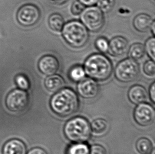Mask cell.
<instances>
[{"label": "cell", "mask_w": 155, "mask_h": 154, "mask_svg": "<svg viewBox=\"0 0 155 154\" xmlns=\"http://www.w3.org/2000/svg\"><path fill=\"white\" fill-rule=\"evenodd\" d=\"M15 82L20 89L25 90L29 88V81L25 75H18L15 78Z\"/></svg>", "instance_id": "obj_26"}, {"label": "cell", "mask_w": 155, "mask_h": 154, "mask_svg": "<svg viewBox=\"0 0 155 154\" xmlns=\"http://www.w3.org/2000/svg\"><path fill=\"white\" fill-rule=\"evenodd\" d=\"M48 24L52 31L59 32L63 29L65 21L61 15L58 13H54L49 18Z\"/></svg>", "instance_id": "obj_18"}, {"label": "cell", "mask_w": 155, "mask_h": 154, "mask_svg": "<svg viewBox=\"0 0 155 154\" xmlns=\"http://www.w3.org/2000/svg\"><path fill=\"white\" fill-rule=\"evenodd\" d=\"M64 133L67 140L74 143L87 142L92 135L88 120L79 116L67 121L64 126Z\"/></svg>", "instance_id": "obj_3"}, {"label": "cell", "mask_w": 155, "mask_h": 154, "mask_svg": "<svg viewBox=\"0 0 155 154\" xmlns=\"http://www.w3.org/2000/svg\"><path fill=\"white\" fill-rule=\"evenodd\" d=\"M89 149L84 143H74L67 148L66 154H89Z\"/></svg>", "instance_id": "obj_21"}, {"label": "cell", "mask_w": 155, "mask_h": 154, "mask_svg": "<svg viewBox=\"0 0 155 154\" xmlns=\"http://www.w3.org/2000/svg\"><path fill=\"white\" fill-rule=\"evenodd\" d=\"M90 125L91 133L96 137L104 135L109 130V123L104 119H96L93 121Z\"/></svg>", "instance_id": "obj_17"}, {"label": "cell", "mask_w": 155, "mask_h": 154, "mask_svg": "<svg viewBox=\"0 0 155 154\" xmlns=\"http://www.w3.org/2000/svg\"><path fill=\"white\" fill-rule=\"evenodd\" d=\"M128 48L127 40L123 37L117 36L112 38L109 42L107 52L113 56H121L127 51Z\"/></svg>", "instance_id": "obj_12"}, {"label": "cell", "mask_w": 155, "mask_h": 154, "mask_svg": "<svg viewBox=\"0 0 155 154\" xmlns=\"http://www.w3.org/2000/svg\"><path fill=\"white\" fill-rule=\"evenodd\" d=\"M86 73L84 70V68L80 66L77 65L75 66L72 67L69 70L68 75L69 78L71 81L78 82L79 81L82 80L85 77Z\"/></svg>", "instance_id": "obj_22"}, {"label": "cell", "mask_w": 155, "mask_h": 154, "mask_svg": "<svg viewBox=\"0 0 155 154\" xmlns=\"http://www.w3.org/2000/svg\"><path fill=\"white\" fill-rule=\"evenodd\" d=\"M150 154H155V149H153V150L152 151V152H151Z\"/></svg>", "instance_id": "obj_35"}, {"label": "cell", "mask_w": 155, "mask_h": 154, "mask_svg": "<svg viewBox=\"0 0 155 154\" xmlns=\"http://www.w3.org/2000/svg\"><path fill=\"white\" fill-rule=\"evenodd\" d=\"M139 73V66L136 60L131 58L124 59L117 64L114 75L117 80L128 83L134 81Z\"/></svg>", "instance_id": "obj_6"}, {"label": "cell", "mask_w": 155, "mask_h": 154, "mask_svg": "<svg viewBox=\"0 0 155 154\" xmlns=\"http://www.w3.org/2000/svg\"><path fill=\"white\" fill-rule=\"evenodd\" d=\"M83 68L88 77L100 81L109 79L113 69L110 59L101 53H94L88 56L84 63Z\"/></svg>", "instance_id": "obj_2"}, {"label": "cell", "mask_w": 155, "mask_h": 154, "mask_svg": "<svg viewBox=\"0 0 155 154\" xmlns=\"http://www.w3.org/2000/svg\"><path fill=\"white\" fill-rule=\"evenodd\" d=\"M128 98L134 104H140L147 101L148 94L147 90L142 85H136L130 88L128 91Z\"/></svg>", "instance_id": "obj_13"}, {"label": "cell", "mask_w": 155, "mask_h": 154, "mask_svg": "<svg viewBox=\"0 0 155 154\" xmlns=\"http://www.w3.org/2000/svg\"><path fill=\"white\" fill-rule=\"evenodd\" d=\"M145 52L152 60H155V39L154 37L147 40L145 46Z\"/></svg>", "instance_id": "obj_24"}, {"label": "cell", "mask_w": 155, "mask_h": 154, "mask_svg": "<svg viewBox=\"0 0 155 154\" xmlns=\"http://www.w3.org/2000/svg\"><path fill=\"white\" fill-rule=\"evenodd\" d=\"M145 54V46L140 43H135L131 46L128 54L130 58L138 60L143 58Z\"/></svg>", "instance_id": "obj_20"}, {"label": "cell", "mask_w": 155, "mask_h": 154, "mask_svg": "<svg viewBox=\"0 0 155 154\" xmlns=\"http://www.w3.org/2000/svg\"><path fill=\"white\" fill-rule=\"evenodd\" d=\"M51 2L57 4H63L66 3L68 0H50Z\"/></svg>", "instance_id": "obj_33"}, {"label": "cell", "mask_w": 155, "mask_h": 154, "mask_svg": "<svg viewBox=\"0 0 155 154\" xmlns=\"http://www.w3.org/2000/svg\"><path fill=\"white\" fill-rule=\"evenodd\" d=\"M89 154H107V151L103 146L95 144L89 149Z\"/></svg>", "instance_id": "obj_29"}, {"label": "cell", "mask_w": 155, "mask_h": 154, "mask_svg": "<svg viewBox=\"0 0 155 154\" xmlns=\"http://www.w3.org/2000/svg\"><path fill=\"white\" fill-rule=\"evenodd\" d=\"M85 8V6H84L79 1H76L71 5V12L73 14L78 15L81 14Z\"/></svg>", "instance_id": "obj_28"}, {"label": "cell", "mask_w": 155, "mask_h": 154, "mask_svg": "<svg viewBox=\"0 0 155 154\" xmlns=\"http://www.w3.org/2000/svg\"><path fill=\"white\" fill-rule=\"evenodd\" d=\"M80 101L73 90L65 88L55 92L50 101L52 111L61 117H66L75 113L78 109Z\"/></svg>", "instance_id": "obj_1"}, {"label": "cell", "mask_w": 155, "mask_h": 154, "mask_svg": "<svg viewBox=\"0 0 155 154\" xmlns=\"http://www.w3.org/2000/svg\"><path fill=\"white\" fill-rule=\"evenodd\" d=\"M61 32L65 41L73 48L84 47L89 39L88 30L82 22L78 20L69 21L65 24Z\"/></svg>", "instance_id": "obj_4"}, {"label": "cell", "mask_w": 155, "mask_h": 154, "mask_svg": "<svg viewBox=\"0 0 155 154\" xmlns=\"http://www.w3.org/2000/svg\"><path fill=\"white\" fill-rule=\"evenodd\" d=\"M150 29L151 30V32L153 35L155 36V21H153V22L151 24V27Z\"/></svg>", "instance_id": "obj_34"}, {"label": "cell", "mask_w": 155, "mask_h": 154, "mask_svg": "<svg viewBox=\"0 0 155 154\" xmlns=\"http://www.w3.org/2000/svg\"><path fill=\"white\" fill-rule=\"evenodd\" d=\"M149 97L151 100L153 104H155V83H153L151 84V86L149 89Z\"/></svg>", "instance_id": "obj_30"}, {"label": "cell", "mask_w": 155, "mask_h": 154, "mask_svg": "<svg viewBox=\"0 0 155 154\" xmlns=\"http://www.w3.org/2000/svg\"><path fill=\"white\" fill-rule=\"evenodd\" d=\"M28 101V96L25 90H14L6 97V107L13 113L21 112L27 108Z\"/></svg>", "instance_id": "obj_7"}, {"label": "cell", "mask_w": 155, "mask_h": 154, "mask_svg": "<svg viewBox=\"0 0 155 154\" xmlns=\"http://www.w3.org/2000/svg\"><path fill=\"white\" fill-rule=\"evenodd\" d=\"M40 15V10L37 6L33 4H25L18 11L17 20L21 25L30 27L38 22Z\"/></svg>", "instance_id": "obj_8"}, {"label": "cell", "mask_w": 155, "mask_h": 154, "mask_svg": "<svg viewBox=\"0 0 155 154\" xmlns=\"http://www.w3.org/2000/svg\"><path fill=\"white\" fill-rule=\"evenodd\" d=\"M109 42L106 38L100 37L95 41V47L100 52L107 53L109 50Z\"/></svg>", "instance_id": "obj_25"}, {"label": "cell", "mask_w": 155, "mask_h": 154, "mask_svg": "<svg viewBox=\"0 0 155 154\" xmlns=\"http://www.w3.org/2000/svg\"><path fill=\"white\" fill-rule=\"evenodd\" d=\"M153 20L149 15L140 13L134 18L133 25L137 31L144 33L148 31L151 27Z\"/></svg>", "instance_id": "obj_14"}, {"label": "cell", "mask_w": 155, "mask_h": 154, "mask_svg": "<svg viewBox=\"0 0 155 154\" xmlns=\"http://www.w3.org/2000/svg\"><path fill=\"white\" fill-rule=\"evenodd\" d=\"M59 68L58 60L52 55L42 56L38 63V68L40 72L48 76L56 74L58 71Z\"/></svg>", "instance_id": "obj_11"}, {"label": "cell", "mask_w": 155, "mask_h": 154, "mask_svg": "<svg viewBox=\"0 0 155 154\" xmlns=\"http://www.w3.org/2000/svg\"><path fill=\"white\" fill-rule=\"evenodd\" d=\"M143 72L149 77H153L155 74V65L154 61H148L143 65Z\"/></svg>", "instance_id": "obj_27"}, {"label": "cell", "mask_w": 155, "mask_h": 154, "mask_svg": "<svg viewBox=\"0 0 155 154\" xmlns=\"http://www.w3.org/2000/svg\"><path fill=\"white\" fill-rule=\"evenodd\" d=\"M77 90L83 98L92 99L99 94V85L96 80L90 77H85L78 82Z\"/></svg>", "instance_id": "obj_10"}, {"label": "cell", "mask_w": 155, "mask_h": 154, "mask_svg": "<svg viewBox=\"0 0 155 154\" xmlns=\"http://www.w3.org/2000/svg\"><path fill=\"white\" fill-rule=\"evenodd\" d=\"M80 19L87 29L93 32L99 31L104 25L103 13L97 6L94 5L84 8L81 13Z\"/></svg>", "instance_id": "obj_5"}, {"label": "cell", "mask_w": 155, "mask_h": 154, "mask_svg": "<svg viewBox=\"0 0 155 154\" xmlns=\"http://www.w3.org/2000/svg\"><path fill=\"white\" fill-rule=\"evenodd\" d=\"M28 154H47V153L44 149L37 147L31 149Z\"/></svg>", "instance_id": "obj_32"}, {"label": "cell", "mask_w": 155, "mask_h": 154, "mask_svg": "<svg viewBox=\"0 0 155 154\" xmlns=\"http://www.w3.org/2000/svg\"><path fill=\"white\" fill-rule=\"evenodd\" d=\"M84 6H93L97 4L98 0H78Z\"/></svg>", "instance_id": "obj_31"}, {"label": "cell", "mask_w": 155, "mask_h": 154, "mask_svg": "<svg viewBox=\"0 0 155 154\" xmlns=\"http://www.w3.org/2000/svg\"><path fill=\"white\" fill-rule=\"evenodd\" d=\"M134 117L139 125L143 127L149 126L155 121V109L151 104L141 103L138 104L134 109Z\"/></svg>", "instance_id": "obj_9"}, {"label": "cell", "mask_w": 155, "mask_h": 154, "mask_svg": "<svg viewBox=\"0 0 155 154\" xmlns=\"http://www.w3.org/2000/svg\"><path fill=\"white\" fill-rule=\"evenodd\" d=\"M136 148L139 154H150L153 149L152 143L147 138H141L138 140Z\"/></svg>", "instance_id": "obj_19"}, {"label": "cell", "mask_w": 155, "mask_h": 154, "mask_svg": "<svg viewBox=\"0 0 155 154\" xmlns=\"http://www.w3.org/2000/svg\"><path fill=\"white\" fill-rule=\"evenodd\" d=\"M65 85L64 79L58 75H48L45 80V86L49 91L55 93L63 89Z\"/></svg>", "instance_id": "obj_15"}, {"label": "cell", "mask_w": 155, "mask_h": 154, "mask_svg": "<svg viewBox=\"0 0 155 154\" xmlns=\"http://www.w3.org/2000/svg\"><path fill=\"white\" fill-rule=\"evenodd\" d=\"M27 149L23 142L18 140H11L5 144L3 154H26Z\"/></svg>", "instance_id": "obj_16"}, {"label": "cell", "mask_w": 155, "mask_h": 154, "mask_svg": "<svg viewBox=\"0 0 155 154\" xmlns=\"http://www.w3.org/2000/svg\"><path fill=\"white\" fill-rule=\"evenodd\" d=\"M97 7L103 13H107L113 9L115 5V0H98Z\"/></svg>", "instance_id": "obj_23"}]
</instances>
